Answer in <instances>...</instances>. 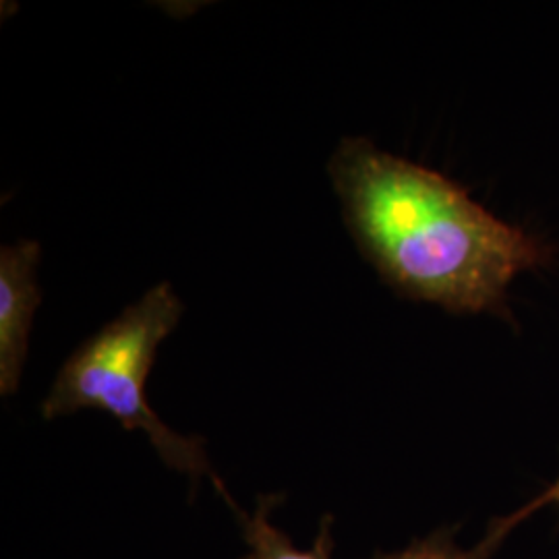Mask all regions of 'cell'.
Segmentation results:
<instances>
[{
  "label": "cell",
  "mask_w": 559,
  "mask_h": 559,
  "mask_svg": "<svg viewBox=\"0 0 559 559\" xmlns=\"http://www.w3.org/2000/svg\"><path fill=\"white\" fill-rule=\"evenodd\" d=\"M360 253L396 293L452 313H501L510 282L549 249L498 221L459 182L346 138L328 162Z\"/></svg>",
  "instance_id": "1"
},
{
  "label": "cell",
  "mask_w": 559,
  "mask_h": 559,
  "mask_svg": "<svg viewBox=\"0 0 559 559\" xmlns=\"http://www.w3.org/2000/svg\"><path fill=\"white\" fill-rule=\"evenodd\" d=\"M185 305L168 282L147 290L117 320L85 340L64 360L50 394L41 402L44 419H57L83 408L112 415L127 431H143L170 468L193 483L207 475L216 485L201 438L173 431L152 411L145 381L162 342L179 325Z\"/></svg>",
  "instance_id": "2"
},
{
  "label": "cell",
  "mask_w": 559,
  "mask_h": 559,
  "mask_svg": "<svg viewBox=\"0 0 559 559\" xmlns=\"http://www.w3.org/2000/svg\"><path fill=\"white\" fill-rule=\"evenodd\" d=\"M40 242L20 240L0 249V392L15 394L27 360L34 313L40 307Z\"/></svg>",
  "instance_id": "3"
},
{
  "label": "cell",
  "mask_w": 559,
  "mask_h": 559,
  "mask_svg": "<svg viewBox=\"0 0 559 559\" xmlns=\"http://www.w3.org/2000/svg\"><path fill=\"white\" fill-rule=\"evenodd\" d=\"M216 489L222 498L228 501L233 512L237 514L242 537L251 547V551L240 559H332L334 540H332V519L330 516H325L321 522L320 537L316 540L313 549L300 551L293 545V540L270 522V514L282 501V496H260L255 514L249 516V514L240 512L239 506L228 496V491L224 489L222 483H216Z\"/></svg>",
  "instance_id": "4"
},
{
  "label": "cell",
  "mask_w": 559,
  "mask_h": 559,
  "mask_svg": "<svg viewBox=\"0 0 559 559\" xmlns=\"http://www.w3.org/2000/svg\"><path fill=\"white\" fill-rule=\"evenodd\" d=\"M558 501V493L554 487H549L543 496L537 500L531 501L528 506H524L519 512H514L512 516L496 520L485 539L480 540L475 549H460L459 545L454 543V528H441L436 531L431 537L427 539L413 540L406 549H402L399 554H390V556H376L373 559H489L501 545V540L508 537V533L520 524L522 520L528 519L535 510H539L547 503Z\"/></svg>",
  "instance_id": "5"
},
{
  "label": "cell",
  "mask_w": 559,
  "mask_h": 559,
  "mask_svg": "<svg viewBox=\"0 0 559 559\" xmlns=\"http://www.w3.org/2000/svg\"><path fill=\"white\" fill-rule=\"evenodd\" d=\"M554 487H556V493H558V503H559V479H558V483H556V485H554Z\"/></svg>",
  "instance_id": "6"
}]
</instances>
